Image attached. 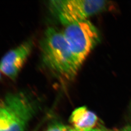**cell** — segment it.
I'll return each mask as SVG.
<instances>
[{
    "label": "cell",
    "instance_id": "obj_1",
    "mask_svg": "<svg viewBox=\"0 0 131 131\" xmlns=\"http://www.w3.org/2000/svg\"><path fill=\"white\" fill-rule=\"evenodd\" d=\"M40 50L42 62L52 73L69 80L75 77L80 68L61 31L48 28L41 39Z\"/></svg>",
    "mask_w": 131,
    "mask_h": 131
},
{
    "label": "cell",
    "instance_id": "obj_2",
    "mask_svg": "<svg viewBox=\"0 0 131 131\" xmlns=\"http://www.w3.org/2000/svg\"><path fill=\"white\" fill-rule=\"evenodd\" d=\"M37 109L36 101L28 93L7 94L0 100V131H24Z\"/></svg>",
    "mask_w": 131,
    "mask_h": 131
},
{
    "label": "cell",
    "instance_id": "obj_3",
    "mask_svg": "<svg viewBox=\"0 0 131 131\" xmlns=\"http://www.w3.org/2000/svg\"><path fill=\"white\" fill-rule=\"evenodd\" d=\"M61 31L80 68L100 40L98 29L89 19L68 24Z\"/></svg>",
    "mask_w": 131,
    "mask_h": 131
},
{
    "label": "cell",
    "instance_id": "obj_4",
    "mask_svg": "<svg viewBox=\"0 0 131 131\" xmlns=\"http://www.w3.org/2000/svg\"><path fill=\"white\" fill-rule=\"evenodd\" d=\"M52 13L62 26L88 20L105 9L107 2L103 0H56L49 4Z\"/></svg>",
    "mask_w": 131,
    "mask_h": 131
},
{
    "label": "cell",
    "instance_id": "obj_5",
    "mask_svg": "<svg viewBox=\"0 0 131 131\" xmlns=\"http://www.w3.org/2000/svg\"><path fill=\"white\" fill-rule=\"evenodd\" d=\"M33 43L27 40L7 52L0 61L2 73L15 79L32 51Z\"/></svg>",
    "mask_w": 131,
    "mask_h": 131
},
{
    "label": "cell",
    "instance_id": "obj_6",
    "mask_svg": "<svg viewBox=\"0 0 131 131\" xmlns=\"http://www.w3.org/2000/svg\"><path fill=\"white\" fill-rule=\"evenodd\" d=\"M98 121V118L96 114L85 106L76 108L70 117L71 123L74 128L81 131L93 129L97 125Z\"/></svg>",
    "mask_w": 131,
    "mask_h": 131
},
{
    "label": "cell",
    "instance_id": "obj_7",
    "mask_svg": "<svg viewBox=\"0 0 131 131\" xmlns=\"http://www.w3.org/2000/svg\"><path fill=\"white\" fill-rule=\"evenodd\" d=\"M69 127L62 124H56L50 127L47 131H67Z\"/></svg>",
    "mask_w": 131,
    "mask_h": 131
},
{
    "label": "cell",
    "instance_id": "obj_8",
    "mask_svg": "<svg viewBox=\"0 0 131 131\" xmlns=\"http://www.w3.org/2000/svg\"><path fill=\"white\" fill-rule=\"evenodd\" d=\"M120 131H131V124L125 127Z\"/></svg>",
    "mask_w": 131,
    "mask_h": 131
},
{
    "label": "cell",
    "instance_id": "obj_9",
    "mask_svg": "<svg viewBox=\"0 0 131 131\" xmlns=\"http://www.w3.org/2000/svg\"><path fill=\"white\" fill-rule=\"evenodd\" d=\"M67 131H79V130H77V129H71V128H69V129L67 130Z\"/></svg>",
    "mask_w": 131,
    "mask_h": 131
},
{
    "label": "cell",
    "instance_id": "obj_10",
    "mask_svg": "<svg viewBox=\"0 0 131 131\" xmlns=\"http://www.w3.org/2000/svg\"><path fill=\"white\" fill-rule=\"evenodd\" d=\"M2 72H1V71L0 70V80L1 79V75H2Z\"/></svg>",
    "mask_w": 131,
    "mask_h": 131
},
{
    "label": "cell",
    "instance_id": "obj_11",
    "mask_svg": "<svg viewBox=\"0 0 131 131\" xmlns=\"http://www.w3.org/2000/svg\"></svg>",
    "mask_w": 131,
    "mask_h": 131
},
{
    "label": "cell",
    "instance_id": "obj_12",
    "mask_svg": "<svg viewBox=\"0 0 131 131\" xmlns=\"http://www.w3.org/2000/svg\"></svg>",
    "mask_w": 131,
    "mask_h": 131
}]
</instances>
